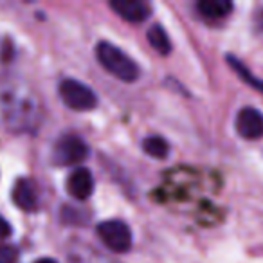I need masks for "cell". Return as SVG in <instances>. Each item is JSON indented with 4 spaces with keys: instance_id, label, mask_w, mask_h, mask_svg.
Returning a JSON list of instances; mask_svg holds the SVG:
<instances>
[{
    "instance_id": "5",
    "label": "cell",
    "mask_w": 263,
    "mask_h": 263,
    "mask_svg": "<svg viewBox=\"0 0 263 263\" xmlns=\"http://www.w3.org/2000/svg\"><path fill=\"white\" fill-rule=\"evenodd\" d=\"M236 132L243 139L254 141L263 137V114L252 106H245L236 116Z\"/></svg>"
},
{
    "instance_id": "2",
    "label": "cell",
    "mask_w": 263,
    "mask_h": 263,
    "mask_svg": "<svg viewBox=\"0 0 263 263\" xmlns=\"http://www.w3.org/2000/svg\"><path fill=\"white\" fill-rule=\"evenodd\" d=\"M60 98L65 103V106L78 112H87L98 105L94 90L78 80H63L60 83Z\"/></svg>"
},
{
    "instance_id": "14",
    "label": "cell",
    "mask_w": 263,
    "mask_h": 263,
    "mask_svg": "<svg viewBox=\"0 0 263 263\" xmlns=\"http://www.w3.org/2000/svg\"><path fill=\"white\" fill-rule=\"evenodd\" d=\"M11 226H9V222L4 218V216H0V240L2 238H8L9 234H11Z\"/></svg>"
},
{
    "instance_id": "6",
    "label": "cell",
    "mask_w": 263,
    "mask_h": 263,
    "mask_svg": "<svg viewBox=\"0 0 263 263\" xmlns=\"http://www.w3.org/2000/svg\"><path fill=\"white\" fill-rule=\"evenodd\" d=\"M67 191L76 200H87L94 191V177L90 170L78 168L67 179Z\"/></svg>"
},
{
    "instance_id": "10",
    "label": "cell",
    "mask_w": 263,
    "mask_h": 263,
    "mask_svg": "<svg viewBox=\"0 0 263 263\" xmlns=\"http://www.w3.org/2000/svg\"><path fill=\"white\" fill-rule=\"evenodd\" d=\"M148 42L150 45L162 56H168L172 52V42H170V36L166 34V31L162 29V26H152L148 29Z\"/></svg>"
},
{
    "instance_id": "9",
    "label": "cell",
    "mask_w": 263,
    "mask_h": 263,
    "mask_svg": "<svg viewBox=\"0 0 263 263\" xmlns=\"http://www.w3.org/2000/svg\"><path fill=\"white\" fill-rule=\"evenodd\" d=\"M197 9L204 18L220 20L233 11V4L229 0H202L197 4Z\"/></svg>"
},
{
    "instance_id": "1",
    "label": "cell",
    "mask_w": 263,
    "mask_h": 263,
    "mask_svg": "<svg viewBox=\"0 0 263 263\" xmlns=\"http://www.w3.org/2000/svg\"><path fill=\"white\" fill-rule=\"evenodd\" d=\"M96 56H98V62L117 80L132 83L141 76L139 65L110 42H99L96 47Z\"/></svg>"
},
{
    "instance_id": "8",
    "label": "cell",
    "mask_w": 263,
    "mask_h": 263,
    "mask_svg": "<svg viewBox=\"0 0 263 263\" xmlns=\"http://www.w3.org/2000/svg\"><path fill=\"white\" fill-rule=\"evenodd\" d=\"M13 200L24 211H34L38 205V193L29 179H20L13 187Z\"/></svg>"
},
{
    "instance_id": "4",
    "label": "cell",
    "mask_w": 263,
    "mask_h": 263,
    "mask_svg": "<svg viewBox=\"0 0 263 263\" xmlns=\"http://www.w3.org/2000/svg\"><path fill=\"white\" fill-rule=\"evenodd\" d=\"M88 155V146L78 136H63L54 146V162L60 166L76 164Z\"/></svg>"
},
{
    "instance_id": "16",
    "label": "cell",
    "mask_w": 263,
    "mask_h": 263,
    "mask_svg": "<svg viewBox=\"0 0 263 263\" xmlns=\"http://www.w3.org/2000/svg\"><path fill=\"white\" fill-rule=\"evenodd\" d=\"M34 263H58L56 259H52V258H40V259H36Z\"/></svg>"
},
{
    "instance_id": "11",
    "label": "cell",
    "mask_w": 263,
    "mask_h": 263,
    "mask_svg": "<svg viewBox=\"0 0 263 263\" xmlns=\"http://www.w3.org/2000/svg\"><path fill=\"white\" fill-rule=\"evenodd\" d=\"M143 150L154 159H166L170 154V144L166 139L159 136H150L143 139Z\"/></svg>"
},
{
    "instance_id": "12",
    "label": "cell",
    "mask_w": 263,
    "mask_h": 263,
    "mask_svg": "<svg viewBox=\"0 0 263 263\" xmlns=\"http://www.w3.org/2000/svg\"><path fill=\"white\" fill-rule=\"evenodd\" d=\"M227 63H229L231 67L234 69V72L238 74V76L241 78V80L245 81L247 85H251L252 88H256V90L263 92V81L258 80V78H254L251 74V70L247 69V67L243 65V63L240 62V60H236L234 56H227Z\"/></svg>"
},
{
    "instance_id": "15",
    "label": "cell",
    "mask_w": 263,
    "mask_h": 263,
    "mask_svg": "<svg viewBox=\"0 0 263 263\" xmlns=\"http://www.w3.org/2000/svg\"><path fill=\"white\" fill-rule=\"evenodd\" d=\"M256 26H258L259 31H263V11H259L258 16H256Z\"/></svg>"
},
{
    "instance_id": "7",
    "label": "cell",
    "mask_w": 263,
    "mask_h": 263,
    "mask_svg": "<svg viewBox=\"0 0 263 263\" xmlns=\"http://www.w3.org/2000/svg\"><path fill=\"white\" fill-rule=\"evenodd\" d=\"M110 8L126 22H143L150 15V6L143 0H114Z\"/></svg>"
},
{
    "instance_id": "13",
    "label": "cell",
    "mask_w": 263,
    "mask_h": 263,
    "mask_svg": "<svg viewBox=\"0 0 263 263\" xmlns=\"http://www.w3.org/2000/svg\"><path fill=\"white\" fill-rule=\"evenodd\" d=\"M18 251L13 245H0V263H16Z\"/></svg>"
},
{
    "instance_id": "3",
    "label": "cell",
    "mask_w": 263,
    "mask_h": 263,
    "mask_svg": "<svg viewBox=\"0 0 263 263\" xmlns=\"http://www.w3.org/2000/svg\"><path fill=\"white\" fill-rule=\"evenodd\" d=\"M98 236L110 251L126 252L132 247V231L123 220H105L98 226Z\"/></svg>"
}]
</instances>
